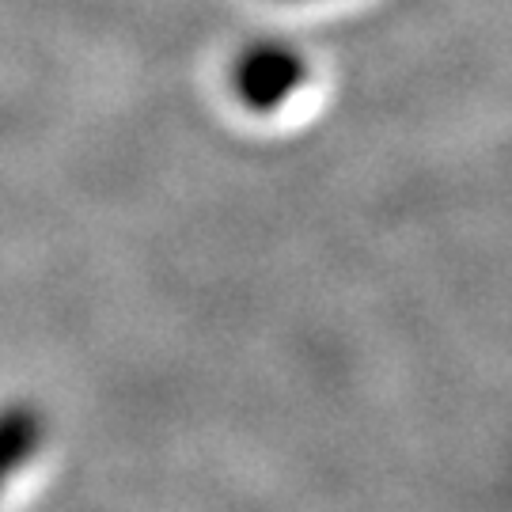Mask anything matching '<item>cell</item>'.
I'll list each match as a JSON object with an SVG mask.
<instances>
[{
    "label": "cell",
    "mask_w": 512,
    "mask_h": 512,
    "mask_svg": "<svg viewBox=\"0 0 512 512\" xmlns=\"http://www.w3.org/2000/svg\"><path fill=\"white\" fill-rule=\"evenodd\" d=\"M308 80V61L296 54L289 42L262 38L251 42L232 65V92L247 110L255 114H274L285 107Z\"/></svg>",
    "instance_id": "cell-1"
},
{
    "label": "cell",
    "mask_w": 512,
    "mask_h": 512,
    "mask_svg": "<svg viewBox=\"0 0 512 512\" xmlns=\"http://www.w3.org/2000/svg\"><path fill=\"white\" fill-rule=\"evenodd\" d=\"M42 444H46V418L38 406H0V490L42 452Z\"/></svg>",
    "instance_id": "cell-2"
}]
</instances>
